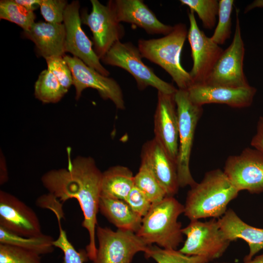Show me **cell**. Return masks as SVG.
Instances as JSON below:
<instances>
[{
  "label": "cell",
  "instance_id": "1",
  "mask_svg": "<svg viewBox=\"0 0 263 263\" xmlns=\"http://www.w3.org/2000/svg\"><path fill=\"white\" fill-rule=\"evenodd\" d=\"M68 154L67 168L48 171L42 176L41 181L49 193L61 204L70 199L77 200L83 215L82 226L89 234L86 253L92 261L97 250L95 233L102 172L93 158L78 156L72 159L69 150Z\"/></svg>",
  "mask_w": 263,
  "mask_h": 263
},
{
  "label": "cell",
  "instance_id": "2",
  "mask_svg": "<svg viewBox=\"0 0 263 263\" xmlns=\"http://www.w3.org/2000/svg\"><path fill=\"white\" fill-rule=\"evenodd\" d=\"M239 192L223 170L217 169L208 171L188 191L184 215L190 221L207 218L218 219L225 213L227 205Z\"/></svg>",
  "mask_w": 263,
  "mask_h": 263
},
{
  "label": "cell",
  "instance_id": "3",
  "mask_svg": "<svg viewBox=\"0 0 263 263\" xmlns=\"http://www.w3.org/2000/svg\"><path fill=\"white\" fill-rule=\"evenodd\" d=\"M184 213V205L173 196H166L152 204L136 234L149 246L154 244L162 248L176 250L183 241L178 219Z\"/></svg>",
  "mask_w": 263,
  "mask_h": 263
},
{
  "label": "cell",
  "instance_id": "4",
  "mask_svg": "<svg viewBox=\"0 0 263 263\" xmlns=\"http://www.w3.org/2000/svg\"><path fill=\"white\" fill-rule=\"evenodd\" d=\"M186 25L179 23L164 37L150 39H140L138 48L143 57L160 66L172 77L178 89L187 90L193 82L189 72L182 67L180 55L188 37Z\"/></svg>",
  "mask_w": 263,
  "mask_h": 263
},
{
  "label": "cell",
  "instance_id": "5",
  "mask_svg": "<svg viewBox=\"0 0 263 263\" xmlns=\"http://www.w3.org/2000/svg\"><path fill=\"white\" fill-rule=\"evenodd\" d=\"M178 117L179 146L177 170L180 188L190 187L197 182L192 177L189 162L195 129L202 115V106L193 103L187 90L177 89L174 94Z\"/></svg>",
  "mask_w": 263,
  "mask_h": 263
},
{
  "label": "cell",
  "instance_id": "6",
  "mask_svg": "<svg viewBox=\"0 0 263 263\" xmlns=\"http://www.w3.org/2000/svg\"><path fill=\"white\" fill-rule=\"evenodd\" d=\"M138 47L131 42H116L101 59L107 65L118 67L129 73L135 79L138 88L143 90L149 86L158 92L174 94L178 89L159 77L153 70L142 60Z\"/></svg>",
  "mask_w": 263,
  "mask_h": 263
},
{
  "label": "cell",
  "instance_id": "7",
  "mask_svg": "<svg viewBox=\"0 0 263 263\" xmlns=\"http://www.w3.org/2000/svg\"><path fill=\"white\" fill-rule=\"evenodd\" d=\"M182 230L187 238L179 250L187 255L203 257L209 262L222 256L231 243L215 218L205 222L191 221Z\"/></svg>",
  "mask_w": 263,
  "mask_h": 263
},
{
  "label": "cell",
  "instance_id": "8",
  "mask_svg": "<svg viewBox=\"0 0 263 263\" xmlns=\"http://www.w3.org/2000/svg\"><path fill=\"white\" fill-rule=\"evenodd\" d=\"M98 247L92 263H131L136 254L149 246L132 231L97 225Z\"/></svg>",
  "mask_w": 263,
  "mask_h": 263
},
{
  "label": "cell",
  "instance_id": "9",
  "mask_svg": "<svg viewBox=\"0 0 263 263\" xmlns=\"http://www.w3.org/2000/svg\"><path fill=\"white\" fill-rule=\"evenodd\" d=\"M239 13V10L236 9L235 29L232 42L224 50L204 84L233 88L250 86L243 70L245 49L241 35Z\"/></svg>",
  "mask_w": 263,
  "mask_h": 263
},
{
  "label": "cell",
  "instance_id": "10",
  "mask_svg": "<svg viewBox=\"0 0 263 263\" xmlns=\"http://www.w3.org/2000/svg\"><path fill=\"white\" fill-rule=\"evenodd\" d=\"M223 171L239 192H263V154L257 150L246 148L238 155L228 156Z\"/></svg>",
  "mask_w": 263,
  "mask_h": 263
},
{
  "label": "cell",
  "instance_id": "11",
  "mask_svg": "<svg viewBox=\"0 0 263 263\" xmlns=\"http://www.w3.org/2000/svg\"><path fill=\"white\" fill-rule=\"evenodd\" d=\"M63 57L72 72L76 100L80 97L84 90L92 88L103 99L112 101L117 109L125 108L123 92L116 80L102 75L76 57L64 55Z\"/></svg>",
  "mask_w": 263,
  "mask_h": 263
},
{
  "label": "cell",
  "instance_id": "12",
  "mask_svg": "<svg viewBox=\"0 0 263 263\" xmlns=\"http://www.w3.org/2000/svg\"><path fill=\"white\" fill-rule=\"evenodd\" d=\"M92 11L82 16V23L87 25L93 34L94 50L101 59L113 45L122 38L123 26L116 19L110 6L97 0H91Z\"/></svg>",
  "mask_w": 263,
  "mask_h": 263
},
{
  "label": "cell",
  "instance_id": "13",
  "mask_svg": "<svg viewBox=\"0 0 263 263\" xmlns=\"http://www.w3.org/2000/svg\"><path fill=\"white\" fill-rule=\"evenodd\" d=\"M188 14L189 28L187 38L191 47L193 60V66L189 73L193 84H204L224 50L200 30L197 25L194 12L190 10Z\"/></svg>",
  "mask_w": 263,
  "mask_h": 263
},
{
  "label": "cell",
  "instance_id": "14",
  "mask_svg": "<svg viewBox=\"0 0 263 263\" xmlns=\"http://www.w3.org/2000/svg\"><path fill=\"white\" fill-rule=\"evenodd\" d=\"M79 8V2L74 0L67 5L64 12L63 22L66 31L65 52L71 53L88 66L109 76V71L100 63L93 47V43L82 28Z\"/></svg>",
  "mask_w": 263,
  "mask_h": 263
},
{
  "label": "cell",
  "instance_id": "15",
  "mask_svg": "<svg viewBox=\"0 0 263 263\" xmlns=\"http://www.w3.org/2000/svg\"><path fill=\"white\" fill-rule=\"evenodd\" d=\"M0 226L24 237L42 234L36 212L14 195L0 191Z\"/></svg>",
  "mask_w": 263,
  "mask_h": 263
},
{
  "label": "cell",
  "instance_id": "16",
  "mask_svg": "<svg viewBox=\"0 0 263 263\" xmlns=\"http://www.w3.org/2000/svg\"><path fill=\"white\" fill-rule=\"evenodd\" d=\"M174 94L157 93L154 115V138L177 164L179 124Z\"/></svg>",
  "mask_w": 263,
  "mask_h": 263
},
{
  "label": "cell",
  "instance_id": "17",
  "mask_svg": "<svg viewBox=\"0 0 263 263\" xmlns=\"http://www.w3.org/2000/svg\"><path fill=\"white\" fill-rule=\"evenodd\" d=\"M187 91L191 101L197 105L216 103L236 108L249 107L257 93L256 88L250 85L233 88L206 84H193Z\"/></svg>",
  "mask_w": 263,
  "mask_h": 263
},
{
  "label": "cell",
  "instance_id": "18",
  "mask_svg": "<svg viewBox=\"0 0 263 263\" xmlns=\"http://www.w3.org/2000/svg\"><path fill=\"white\" fill-rule=\"evenodd\" d=\"M141 164L152 172L165 190L167 196H173L180 188L177 164L153 138L145 142L141 152Z\"/></svg>",
  "mask_w": 263,
  "mask_h": 263
},
{
  "label": "cell",
  "instance_id": "19",
  "mask_svg": "<svg viewBox=\"0 0 263 263\" xmlns=\"http://www.w3.org/2000/svg\"><path fill=\"white\" fill-rule=\"evenodd\" d=\"M107 4L117 20L135 25L148 34L167 35L173 26L164 24L142 0H111Z\"/></svg>",
  "mask_w": 263,
  "mask_h": 263
},
{
  "label": "cell",
  "instance_id": "20",
  "mask_svg": "<svg viewBox=\"0 0 263 263\" xmlns=\"http://www.w3.org/2000/svg\"><path fill=\"white\" fill-rule=\"evenodd\" d=\"M217 220L221 230L230 242L241 239L248 244L249 252L244 262L250 260L263 249V228L247 224L231 208Z\"/></svg>",
  "mask_w": 263,
  "mask_h": 263
},
{
  "label": "cell",
  "instance_id": "21",
  "mask_svg": "<svg viewBox=\"0 0 263 263\" xmlns=\"http://www.w3.org/2000/svg\"><path fill=\"white\" fill-rule=\"evenodd\" d=\"M23 34L35 43L39 54L45 59L64 56L66 31L64 24L35 22L29 30L23 31Z\"/></svg>",
  "mask_w": 263,
  "mask_h": 263
},
{
  "label": "cell",
  "instance_id": "22",
  "mask_svg": "<svg viewBox=\"0 0 263 263\" xmlns=\"http://www.w3.org/2000/svg\"><path fill=\"white\" fill-rule=\"evenodd\" d=\"M99 211L118 229L136 233L141 227L143 217L124 200L100 197Z\"/></svg>",
  "mask_w": 263,
  "mask_h": 263
},
{
  "label": "cell",
  "instance_id": "23",
  "mask_svg": "<svg viewBox=\"0 0 263 263\" xmlns=\"http://www.w3.org/2000/svg\"><path fill=\"white\" fill-rule=\"evenodd\" d=\"M134 175L128 167L117 165L102 172L101 197L125 201L134 186Z\"/></svg>",
  "mask_w": 263,
  "mask_h": 263
},
{
  "label": "cell",
  "instance_id": "24",
  "mask_svg": "<svg viewBox=\"0 0 263 263\" xmlns=\"http://www.w3.org/2000/svg\"><path fill=\"white\" fill-rule=\"evenodd\" d=\"M54 238L42 234L24 237L12 233L0 226V244H11L34 252L40 255L51 253L54 250Z\"/></svg>",
  "mask_w": 263,
  "mask_h": 263
},
{
  "label": "cell",
  "instance_id": "25",
  "mask_svg": "<svg viewBox=\"0 0 263 263\" xmlns=\"http://www.w3.org/2000/svg\"><path fill=\"white\" fill-rule=\"evenodd\" d=\"M68 91L48 69L40 73L35 84V96L43 103H57Z\"/></svg>",
  "mask_w": 263,
  "mask_h": 263
},
{
  "label": "cell",
  "instance_id": "26",
  "mask_svg": "<svg viewBox=\"0 0 263 263\" xmlns=\"http://www.w3.org/2000/svg\"><path fill=\"white\" fill-rule=\"evenodd\" d=\"M0 19L14 23L27 31L35 22L34 11L29 10L15 0L0 1Z\"/></svg>",
  "mask_w": 263,
  "mask_h": 263
},
{
  "label": "cell",
  "instance_id": "27",
  "mask_svg": "<svg viewBox=\"0 0 263 263\" xmlns=\"http://www.w3.org/2000/svg\"><path fill=\"white\" fill-rule=\"evenodd\" d=\"M134 186L139 188L152 204L162 201L166 193L150 170L141 164L138 172L134 176Z\"/></svg>",
  "mask_w": 263,
  "mask_h": 263
},
{
  "label": "cell",
  "instance_id": "28",
  "mask_svg": "<svg viewBox=\"0 0 263 263\" xmlns=\"http://www.w3.org/2000/svg\"><path fill=\"white\" fill-rule=\"evenodd\" d=\"M146 258H152L157 263H208L206 258L199 256H190L177 249H167L156 245H149L144 252Z\"/></svg>",
  "mask_w": 263,
  "mask_h": 263
},
{
  "label": "cell",
  "instance_id": "29",
  "mask_svg": "<svg viewBox=\"0 0 263 263\" xmlns=\"http://www.w3.org/2000/svg\"><path fill=\"white\" fill-rule=\"evenodd\" d=\"M180 1L182 5L188 6L190 10L197 14L205 28L211 30L215 26L219 0H180Z\"/></svg>",
  "mask_w": 263,
  "mask_h": 263
},
{
  "label": "cell",
  "instance_id": "30",
  "mask_svg": "<svg viewBox=\"0 0 263 263\" xmlns=\"http://www.w3.org/2000/svg\"><path fill=\"white\" fill-rule=\"evenodd\" d=\"M234 3L233 0H219L218 21L212 40L218 45L223 44L231 34V13Z\"/></svg>",
  "mask_w": 263,
  "mask_h": 263
},
{
  "label": "cell",
  "instance_id": "31",
  "mask_svg": "<svg viewBox=\"0 0 263 263\" xmlns=\"http://www.w3.org/2000/svg\"><path fill=\"white\" fill-rule=\"evenodd\" d=\"M0 263H42L40 255L17 246L0 244Z\"/></svg>",
  "mask_w": 263,
  "mask_h": 263
},
{
  "label": "cell",
  "instance_id": "32",
  "mask_svg": "<svg viewBox=\"0 0 263 263\" xmlns=\"http://www.w3.org/2000/svg\"><path fill=\"white\" fill-rule=\"evenodd\" d=\"M56 219L58 224L59 235L56 240H54L53 244L63 252V263H83L85 259L88 258L87 253H81L76 250L68 240L65 230L62 227V219L59 217Z\"/></svg>",
  "mask_w": 263,
  "mask_h": 263
},
{
  "label": "cell",
  "instance_id": "33",
  "mask_svg": "<svg viewBox=\"0 0 263 263\" xmlns=\"http://www.w3.org/2000/svg\"><path fill=\"white\" fill-rule=\"evenodd\" d=\"M48 69L56 76L61 85L69 90L73 85L71 71L63 56H55L45 58Z\"/></svg>",
  "mask_w": 263,
  "mask_h": 263
},
{
  "label": "cell",
  "instance_id": "34",
  "mask_svg": "<svg viewBox=\"0 0 263 263\" xmlns=\"http://www.w3.org/2000/svg\"><path fill=\"white\" fill-rule=\"evenodd\" d=\"M68 4L65 0H42L39 6L40 12L47 22L61 23Z\"/></svg>",
  "mask_w": 263,
  "mask_h": 263
},
{
  "label": "cell",
  "instance_id": "35",
  "mask_svg": "<svg viewBox=\"0 0 263 263\" xmlns=\"http://www.w3.org/2000/svg\"><path fill=\"white\" fill-rule=\"evenodd\" d=\"M125 201L134 212L142 217L147 214L152 204L135 186L132 189Z\"/></svg>",
  "mask_w": 263,
  "mask_h": 263
},
{
  "label": "cell",
  "instance_id": "36",
  "mask_svg": "<svg viewBox=\"0 0 263 263\" xmlns=\"http://www.w3.org/2000/svg\"><path fill=\"white\" fill-rule=\"evenodd\" d=\"M38 207L52 210L56 217L64 218L62 204L50 193L41 196L37 200Z\"/></svg>",
  "mask_w": 263,
  "mask_h": 263
},
{
  "label": "cell",
  "instance_id": "37",
  "mask_svg": "<svg viewBox=\"0 0 263 263\" xmlns=\"http://www.w3.org/2000/svg\"><path fill=\"white\" fill-rule=\"evenodd\" d=\"M251 145L263 154V116L258 119L256 132L252 138Z\"/></svg>",
  "mask_w": 263,
  "mask_h": 263
},
{
  "label": "cell",
  "instance_id": "38",
  "mask_svg": "<svg viewBox=\"0 0 263 263\" xmlns=\"http://www.w3.org/2000/svg\"><path fill=\"white\" fill-rule=\"evenodd\" d=\"M8 176L6 160L2 154H0V184L3 185L7 182Z\"/></svg>",
  "mask_w": 263,
  "mask_h": 263
},
{
  "label": "cell",
  "instance_id": "39",
  "mask_svg": "<svg viewBox=\"0 0 263 263\" xmlns=\"http://www.w3.org/2000/svg\"><path fill=\"white\" fill-rule=\"evenodd\" d=\"M16 2L27 9L34 11L40 6L42 0H15Z\"/></svg>",
  "mask_w": 263,
  "mask_h": 263
},
{
  "label": "cell",
  "instance_id": "40",
  "mask_svg": "<svg viewBox=\"0 0 263 263\" xmlns=\"http://www.w3.org/2000/svg\"><path fill=\"white\" fill-rule=\"evenodd\" d=\"M256 8H263V0H254L245 8L244 13H246Z\"/></svg>",
  "mask_w": 263,
  "mask_h": 263
},
{
  "label": "cell",
  "instance_id": "41",
  "mask_svg": "<svg viewBox=\"0 0 263 263\" xmlns=\"http://www.w3.org/2000/svg\"><path fill=\"white\" fill-rule=\"evenodd\" d=\"M243 263H263V253L254 257L249 261L244 262Z\"/></svg>",
  "mask_w": 263,
  "mask_h": 263
},
{
  "label": "cell",
  "instance_id": "42",
  "mask_svg": "<svg viewBox=\"0 0 263 263\" xmlns=\"http://www.w3.org/2000/svg\"><path fill=\"white\" fill-rule=\"evenodd\" d=\"M229 263L227 262H221V263Z\"/></svg>",
  "mask_w": 263,
  "mask_h": 263
}]
</instances>
